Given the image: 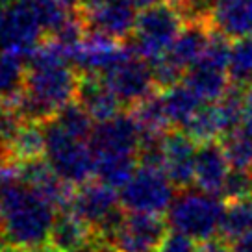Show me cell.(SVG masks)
I'll list each match as a JSON object with an SVG mask.
<instances>
[{"instance_id":"6da1fadb","label":"cell","mask_w":252,"mask_h":252,"mask_svg":"<svg viewBox=\"0 0 252 252\" xmlns=\"http://www.w3.org/2000/svg\"><path fill=\"white\" fill-rule=\"evenodd\" d=\"M80 72L54 39H47L28 58L26 87L17 100L24 121L47 123L76 100Z\"/></svg>"},{"instance_id":"7a4b0ae2","label":"cell","mask_w":252,"mask_h":252,"mask_svg":"<svg viewBox=\"0 0 252 252\" xmlns=\"http://www.w3.org/2000/svg\"><path fill=\"white\" fill-rule=\"evenodd\" d=\"M58 212L24 182L9 186L0 200V252L47 247Z\"/></svg>"},{"instance_id":"3957f363","label":"cell","mask_w":252,"mask_h":252,"mask_svg":"<svg viewBox=\"0 0 252 252\" xmlns=\"http://www.w3.org/2000/svg\"><path fill=\"white\" fill-rule=\"evenodd\" d=\"M45 159L63 182L78 188L94 176V152L91 139L67 132L56 119L45 123Z\"/></svg>"},{"instance_id":"277c9868","label":"cell","mask_w":252,"mask_h":252,"mask_svg":"<svg viewBox=\"0 0 252 252\" xmlns=\"http://www.w3.org/2000/svg\"><path fill=\"white\" fill-rule=\"evenodd\" d=\"M224 206L217 195L180 189L167 212V222L174 232L206 243L219 234Z\"/></svg>"},{"instance_id":"5b68a950","label":"cell","mask_w":252,"mask_h":252,"mask_svg":"<svg viewBox=\"0 0 252 252\" xmlns=\"http://www.w3.org/2000/svg\"><path fill=\"white\" fill-rule=\"evenodd\" d=\"M184 17L169 2L141 9L135 28L130 35V50L145 62H156L169 52L184 28Z\"/></svg>"},{"instance_id":"8992f818","label":"cell","mask_w":252,"mask_h":252,"mask_svg":"<svg viewBox=\"0 0 252 252\" xmlns=\"http://www.w3.org/2000/svg\"><path fill=\"white\" fill-rule=\"evenodd\" d=\"M69 210L86 220L94 230L96 239L102 243L113 236L126 215V210L119 200V193L100 180H89L74 188Z\"/></svg>"},{"instance_id":"52a82bcc","label":"cell","mask_w":252,"mask_h":252,"mask_svg":"<svg viewBox=\"0 0 252 252\" xmlns=\"http://www.w3.org/2000/svg\"><path fill=\"white\" fill-rule=\"evenodd\" d=\"M174 189L163 169L137 165L132 178L119 189V200L128 213L161 215L173 204Z\"/></svg>"},{"instance_id":"ba28073f","label":"cell","mask_w":252,"mask_h":252,"mask_svg":"<svg viewBox=\"0 0 252 252\" xmlns=\"http://www.w3.org/2000/svg\"><path fill=\"white\" fill-rule=\"evenodd\" d=\"M213 28V26H212ZM228 37L213 28L210 45L197 63L186 71L182 82H186L202 100H219L230 87L228 62L230 48Z\"/></svg>"},{"instance_id":"9c48e42d","label":"cell","mask_w":252,"mask_h":252,"mask_svg":"<svg viewBox=\"0 0 252 252\" xmlns=\"http://www.w3.org/2000/svg\"><path fill=\"white\" fill-rule=\"evenodd\" d=\"M47 32L43 30L28 0H17L0 9V50L30 58Z\"/></svg>"},{"instance_id":"30bf717a","label":"cell","mask_w":252,"mask_h":252,"mask_svg":"<svg viewBox=\"0 0 252 252\" xmlns=\"http://www.w3.org/2000/svg\"><path fill=\"white\" fill-rule=\"evenodd\" d=\"M139 145L141 130L132 113H119L96 123L91 134L94 163L100 159H137Z\"/></svg>"},{"instance_id":"8fae6325","label":"cell","mask_w":252,"mask_h":252,"mask_svg":"<svg viewBox=\"0 0 252 252\" xmlns=\"http://www.w3.org/2000/svg\"><path fill=\"white\" fill-rule=\"evenodd\" d=\"M100 78L121 100V104L128 108H134L135 104L154 94V89H158L150 63L135 56L134 52H130L125 60L113 65L110 71L100 74Z\"/></svg>"},{"instance_id":"7c38bea8","label":"cell","mask_w":252,"mask_h":252,"mask_svg":"<svg viewBox=\"0 0 252 252\" xmlns=\"http://www.w3.org/2000/svg\"><path fill=\"white\" fill-rule=\"evenodd\" d=\"M165 220L161 215L149 213H126L119 228L104 245L115 252H152L159 249L167 232Z\"/></svg>"},{"instance_id":"4fadbf2b","label":"cell","mask_w":252,"mask_h":252,"mask_svg":"<svg viewBox=\"0 0 252 252\" xmlns=\"http://www.w3.org/2000/svg\"><path fill=\"white\" fill-rule=\"evenodd\" d=\"M87 32H96L111 39H130L137 23V6L132 0H94L82 8Z\"/></svg>"},{"instance_id":"5bb4252c","label":"cell","mask_w":252,"mask_h":252,"mask_svg":"<svg viewBox=\"0 0 252 252\" xmlns=\"http://www.w3.org/2000/svg\"><path fill=\"white\" fill-rule=\"evenodd\" d=\"M130 52V47L121 45L117 39H111L96 32H87L82 43L72 50L71 62L78 72L100 76L121 60H125Z\"/></svg>"},{"instance_id":"9a60e30c","label":"cell","mask_w":252,"mask_h":252,"mask_svg":"<svg viewBox=\"0 0 252 252\" xmlns=\"http://www.w3.org/2000/svg\"><path fill=\"white\" fill-rule=\"evenodd\" d=\"M195 141L184 130L167 132L163 137V173L174 184V188L188 189L195 182Z\"/></svg>"},{"instance_id":"2e32d148","label":"cell","mask_w":252,"mask_h":252,"mask_svg":"<svg viewBox=\"0 0 252 252\" xmlns=\"http://www.w3.org/2000/svg\"><path fill=\"white\" fill-rule=\"evenodd\" d=\"M230 174V161L219 143H202L195 159V184L200 191L220 197Z\"/></svg>"},{"instance_id":"e0dca14e","label":"cell","mask_w":252,"mask_h":252,"mask_svg":"<svg viewBox=\"0 0 252 252\" xmlns=\"http://www.w3.org/2000/svg\"><path fill=\"white\" fill-rule=\"evenodd\" d=\"M76 102L93 117L94 123H102L119 115L123 106L98 74H84V72H80Z\"/></svg>"},{"instance_id":"ac0fdd59","label":"cell","mask_w":252,"mask_h":252,"mask_svg":"<svg viewBox=\"0 0 252 252\" xmlns=\"http://www.w3.org/2000/svg\"><path fill=\"white\" fill-rule=\"evenodd\" d=\"M94 239V230L72 210L65 208L58 212L47 247L52 252H78L93 243Z\"/></svg>"},{"instance_id":"d6986e66","label":"cell","mask_w":252,"mask_h":252,"mask_svg":"<svg viewBox=\"0 0 252 252\" xmlns=\"http://www.w3.org/2000/svg\"><path fill=\"white\" fill-rule=\"evenodd\" d=\"M212 23H206V21L186 23L165 56L173 63H176L180 69L188 71L206 52L210 39H212Z\"/></svg>"},{"instance_id":"ffe728a7","label":"cell","mask_w":252,"mask_h":252,"mask_svg":"<svg viewBox=\"0 0 252 252\" xmlns=\"http://www.w3.org/2000/svg\"><path fill=\"white\" fill-rule=\"evenodd\" d=\"M212 26L228 39L252 35V0H220L212 13Z\"/></svg>"},{"instance_id":"44dd1931","label":"cell","mask_w":252,"mask_h":252,"mask_svg":"<svg viewBox=\"0 0 252 252\" xmlns=\"http://www.w3.org/2000/svg\"><path fill=\"white\" fill-rule=\"evenodd\" d=\"M45 147H47L45 123L24 121L21 130L8 145V159L13 163L41 159L45 158Z\"/></svg>"},{"instance_id":"7402d4cb","label":"cell","mask_w":252,"mask_h":252,"mask_svg":"<svg viewBox=\"0 0 252 252\" xmlns=\"http://www.w3.org/2000/svg\"><path fill=\"white\" fill-rule=\"evenodd\" d=\"M28 76V60L24 56L0 50V102L17 104L24 93Z\"/></svg>"},{"instance_id":"603a6c76","label":"cell","mask_w":252,"mask_h":252,"mask_svg":"<svg viewBox=\"0 0 252 252\" xmlns=\"http://www.w3.org/2000/svg\"><path fill=\"white\" fill-rule=\"evenodd\" d=\"M159 94H161V102L167 111V117L171 121V126H178L180 130L202 106L200 104L202 98L186 82L163 89L159 91Z\"/></svg>"},{"instance_id":"cb8c5ba5","label":"cell","mask_w":252,"mask_h":252,"mask_svg":"<svg viewBox=\"0 0 252 252\" xmlns=\"http://www.w3.org/2000/svg\"><path fill=\"white\" fill-rule=\"evenodd\" d=\"M130 113L139 126L141 135H163L171 126L159 93L150 94L139 104H135L134 108H130Z\"/></svg>"},{"instance_id":"d4e9b609","label":"cell","mask_w":252,"mask_h":252,"mask_svg":"<svg viewBox=\"0 0 252 252\" xmlns=\"http://www.w3.org/2000/svg\"><path fill=\"white\" fill-rule=\"evenodd\" d=\"M219 234L224 241L236 243L237 239L252 234V198L230 200L224 206Z\"/></svg>"},{"instance_id":"484cf974","label":"cell","mask_w":252,"mask_h":252,"mask_svg":"<svg viewBox=\"0 0 252 252\" xmlns=\"http://www.w3.org/2000/svg\"><path fill=\"white\" fill-rule=\"evenodd\" d=\"M186 134L195 143H210L215 141L219 135H224V128L220 123L219 111L215 104H206L200 106L197 113L189 119L186 126L182 128Z\"/></svg>"},{"instance_id":"4316f807","label":"cell","mask_w":252,"mask_h":252,"mask_svg":"<svg viewBox=\"0 0 252 252\" xmlns=\"http://www.w3.org/2000/svg\"><path fill=\"white\" fill-rule=\"evenodd\" d=\"M220 147L232 169H252V132L245 126L222 135Z\"/></svg>"},{"instance_id":"83f0119b","label":"cell","mask_w":252,"mask_h":252,"mask_svg":"<svg viewBox=\"0 0 252 252\" xmlns=\"http://www.w3.org/2000/svg\"><path fill=\"white\" fill-rule=\"evenodd\" d=\"M228 76L230 84L241 87L252 86V35L234 41L230 48Z\"/></svg>"},{"instance_id":"f1b7e54d","label":"cell","mask_w":252,"mask_h":252,"mask_svg":"<svg viewBox=\"0 0 252 252\" xmlns=\"http://www.w3.org/2000/svg\"><path fill=\"white\" fill-rule=\"evenodd\" d=\"M222 197L228 202L252 198V169H232L222 189Z\"/></svg>"},{"instance_id":"f546056e","label":"cell","mask_w":252,"mask_h":252,"mask_svg":"<svg viewBox=\"0 0 252 252\" xmlns=\"http://www.w3.org/2000/svg\"><path fill=\"white\" fill-rule=\"evenodd\" d=\"M159 252H198V249L191 237L173 230L165 236L163 243L159 245Z\"/></svg>"},{"instance_id":"4dcf8cb0","label":"cell","mask_w":252,"mask_h":252,"mask_svg":"<svg viewBox=\"0 0 252 252\" xmlns=\"http://www.w3.org/2000/svg\"><path fill=\"white\" fill-rule=\"evenodd\" d=\"M198 252H232L228 247V241H220V239H210L198 247Z\"/></svg>"},{"instance_id":"1f68e13d","label":"cell","mask_w":252,"mask_h":252,"mask_svg":"<svg viewBox=\"0 0 252 252\" xmlns=\"http://www.w3.org/2000/svg\"><path fill=\"white\" fill-rule=\"evenodd\" d=\"M243 126L252 132V87L247 93V98H245V113H243Z\"/></svg>"},{"instance_id":"d6a6232c","label":"cell","mask_w":252,"mask_h":252,"mask_svg":"<svg viewBox=\"0 0 252 252\" xmlns=\"http://www.w3.org/2000/svg\"><path fill=\"white\" fill-rule=\"evenodd\" d=\"M232 252H252V234L237 239L236 243L232 245Z\"/></svg>"},{"instance_id":"836d02e7","label":"cell","mask_w":252,"mask_h":252,"mask_svg":"<svg viewBox=\"0 0 252 252\" xmlns=\"http://www.w3.org/2000/svg\"><path fill=\"white\" fill-rule=\"evenodd\" d=\"M132 2L139 9H145V8H150V6H156L159 2H165V0H132Z\"/></svg>"},{"instance_id":"e575fe53","label":"cell","mask_w":252,"mask_h":252,"mask_svg":"<svg viewBox=\"0 0 252 252\" xmlns=\"http://www.w3.org/2000/svg\"><path fill=\"white\" fill-rule=\"evenodd\" d=\"M6 252H52L48 247H35V249H9Z\"/></svg>"},{"instance_id":"d590c367","label":"cell","mask_w":252,"mask_h":252,"mask_svg":"<svg viewBox=\"0 0 252 252\" xmlns=\"http://www.w3.org/2000/svg\"><path fill=\"white\" fill-rule=\"evenodd\" d=\"M98 251H100V241H98V239H94L93 243L87 245L86 249H82V251H78V252H98Z\"/></svg>"},{"instance_id":"8d00e7d4","label":"cell","mask_w":252,"mask_h":252,"mask_svg":"<svg viewBox=\"0 0 252 252\" xmlns=\"http://www.w3.org/2000/svg\"><path fill=\"white\" fill-rule=\"evenodd\" d=\"M4 159H8V145L0 137V161H4Z\"/></svg>"},{"instance_id":"74e56055","label":"cell","mask_w":252,"mask_h":252,"mask_svg":"<svg viewBox=\"0 0 252 252\" xmlns=\"http://www.w3.org/2000/svg\"><path fill=\"white\" fill-rule=\"evenodd\" d=\"M58 2H62L65 8H69V9H74V8H78L80 4H82V0H58Z\"/></svg>"},{"instance_id":"f35d334b","label":"cell","mask_w":252,"mask_h":252,"mask_svg":"<svg viewBox=\"0 0 252 252\" xmlns=\"http://www.w3.org/2000/svg\"><path fill=\"white\" fill-rule=\"evenodd\" d=\"M98 252H115V251H113L111 247H108V245H104L102 241H100V251H98Z\"/></svg>"},{"instance_id":"ab89813d","label":"cell","mask_w":252,"mask_h":252,"mask_svg":"<svg viewBox=\"0 0 252 252\" xmlns=\"http://www.w3.org/2000/svg\"><path fill=\"white\" fill-rule=\"evenodd\" d=\"M11 2H13V0H0V9H4L6 6H9Z\"/></svg>"},{"instance_id":"60d3db41","label":"cell","mask_w":252,"mask_h":252,"mask_svg":"<svg viewBox=\"0 0 252 252\" xmlns=\"http://www.w3.org/2000/svg\"><path fill=\"white\" fill-rule=\"evenodd\" d=\"M94 0H82V6H89V4H93Z\"/></svg>"},{"instance_id":"b9f144b4","label":"cell","mask_w":252,"mask_h":252,"mask_svg":"<svg viewBox=\"0 0 252 252\" xmlns=\"http://www.w3.org/2000/svg\"><path fill=\"white\" fill-rule=\"evenodd\" d=\"M217 2H220V0H213V6H215V4H217Z\"/></svg>"}]
</instances>
